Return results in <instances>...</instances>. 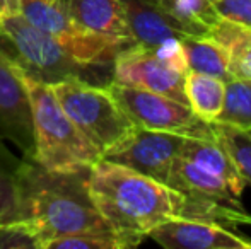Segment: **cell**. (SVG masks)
Wrapping results in <instances>:
<instances>
[{"label": "cell", "mask_w": 251, "mask_h": 249, "mask_svg": "<svg viewBox=\"0 0 251 249\" xmlns=\"http://www.w3.org/2000/svg\"><path fill=\"white\" fill-rule=\"evenodd\" d=\"M87 189L102 219L115 230L142 243L154 227L175 219L224 227L251 226L243 205L188 195L122 164L101 159L87 171Z\"/></svg>", "instance_id": "6da1fadb"}, {"label": "cell", "mask_w": 251, "mask_h": 249, "mask_svg": "<svg viewBox=\"0 0 251 249\" xmlns=\"http://www.w3.org/2000/svg\"><path fill=\"white\" fill-rule=\"evenodd\" d=\"M87 171L53 173L33 159H24L19 176L21 220L33 226L40 249H47L56 237L115 230L91 200Z\"/></svg>", "instance_id": "7a4b0ae2"}, {"label": "cell", "mask_w": 251, "mask_h": 249, "mask_svg": "<svg viewBox=\"0 0 251 249\" xmlns=\"http://www.w3.org/2000/svg\"><path fill=\"white\" fill-rule=\"evenodd\" d=\"M16 60V58H14ZM33 116V160L53 173H79L102 159L100 149L62 110L50 82L38 79L16 60Z\"/></svg>", "instance_id": "3957f363"}, {"label": "cell", "mask_w": 251, "mask_h": 249, "mask_svg": "<svg viewBox=\"0 0 251 249\" xmlns=\"http://www.w3.org/2000/svg\"><path fill=\"white\" fill-rule=\"evenodd\" d=\"M51 89L67 116L100 149L101 156L135 128L106 86L69 77L51 84Z\"/></svg>", "instance_id": "277c9868"}, {"label": "cell", "mask_w": 251, "mask_h": 249, "mask_svg": "<svg viewBox=\"0 0 251 249\" xmlns=\"http://www.w3.org/2000/svg\"><path fill=\"white\" fill-rule=\"evenodd\" d=\"M23 16L51 36L75 62L94 68H113L116 55L132 41L104 36L80 26L60 0H21Z\"/></svg>", "instance_id": "5b68a950"}, {"label": "cell", "mask_w": 251, "mask_h": 249, "mask_svg": "<svg viewBox=\"0 0 251 249\" xmlns=\"http://www.w3.org/2000/svg\"><path fill=\"white\" fill-rule=\"evenodd\" d=\"M0 41L21 65L45 82L55 84L69 77L89 80L94 84V67L75 62L51 36L38 29L24 16L0 23Z\"/></svg>", "instance_id": "8992f818"}, {"label": "cell", "mask_w": 251, "mask_h": 249, "mask_svg": "<svg viewBox=\"0 0 251 249\" xmlns=\"http://www.w3.org/2000/svg\"><path fill=\"white\" fill-rule=\"evenodd\" d=\"M106 87L137 128L178 133L195 138H212L210 123L197 118L188 104L113 80L106 84Z\"/></svg>", "instance_id": "52a82bcc"}, {"label": "cell", "mask_w": 251, "mask_h": 249, "mask_svg": "<svg viewBox=\"0 0 251 249\" xmlns=\"http://www.w3.org/2000/svg\"><path fill=\"white\" fill-rule=\"evenodd\" d=\"M185 135L155 130L133 128L113 149L102 154V159L122 164L155 181L168 184L173 160L179 156Z\"/></svg>", "instance_id": "ba28073f"}, {"label": "cell", "mask_w": 251, "mask_h": 249, "mask_svg": "<svg viewBox=\"0 0 251 249\" xmlns=\"http://www.w3.org/2000/svg\"><path fill=\"white\" fill-rule=\"evenodd\" d=\"M0 138L12 142L24 159L34 156L33 116L14 57L0 45Z\"/></svg>", "instance_id": "9c48e42d"}, {"label": "cell", "mask_w": 251, "mask_h": 249, "mask_svg": "<svg viewBox=\"0 0 251 249\" xmlns=\"http://www.w3.org/2000/svg\"><path fill=\"white\" fill-rule=\"evenodd\" d=\"M113 82L162 94L188 104L185 94V75L166 68L155 58L152 48L132 43L123 48L113 62Z\"/></svg>", "instance_id": "30bf717a"}, {"label": "cell", "mask_w": 251, "mask_h": 249, "mask_svg": "<svg viewBox=\"0 0 251 249\" xmlns=\"http://www.w3.org/2000/svg\"><path fill=\"white\" fill-rule=\"evenodd\" d=\"M147 237L166 249H251L250 239L224 226L200 220H168L154 227Z\"/></svg>", "instance_id": "8fae6325"}, {"label": "cell", "mask_w": 251, "mask_h": 249, "mask_svg": "<svg viewBox=\"0 0 251 249\" xmlns=\"http://www.w3.org/2000/svg\"><path fill=\"white\" fill-rule=\"evenodd\" d=\"M67 12L86 29L135 43L120 0H60Z\"/></svg>", "instance_id": "7c38bea8"}, {"label": "cell", "mask_w": 251, "mask_h": 249, "mask_svg": "<svg viewBox=\"0 0 251 249\" xmlns=\"http://www.w3.org/2000/svg\"><path fill=\"white\" fill-rule=\"evenodd\" d=\"M125 10V19L135 43L147 48L157 46L166 38L185 36L181 24L162 10L146 3L144 0H120Z\"/></svg>", "instance_id": "4fadbf2b"}, {"label": "cell", "mask_w": 251, "mask_h": 249, "mask_svg": "<svg viewBox=\"0 0 251 249\" xmlns=\"http://www.w3.org/2000/svg\"><path fill=\"white\" fill-rule=\"evenodd\" d=\"M179 157L190 160L195 166L208 171L214 176L221 178L238 198H241L246 188V181L238 173L231 157L214 138H195L185 136L179 149Z\"/></svg>", "instance_id": "5bb4252c"}, {"label": "cell", "mask_w": 251, "mask_h": 249, "mask_svg": "<svg viewBox=\"0 0 251 249\" xmlns=\"http://www.w3.org/2000/svg\"><path fill=\"white\" fill-rule=\"evenodd\" d=\"M168 184L188 195L205 196V198L219 200V202L231 203V205H243L241 198H238L221 178L214 176L208 171L201 169L179 156L173 160Z\"/></svg>", "instance_id": "9a60e30c"}, {"label": "cell", "mask_w": 251, "mask_h": 249, "mask_svg": "<svg viewBox=\"0 0 251 249\" xmlns=\"http://www.w3.org/2000/svg\"><path fill=\"white\" fill-rule=\"evenodd\" d=\"M226 84L217 77L188 70L185 75V94L190 110L205 123L219 118L226 99Z\"/></svg>", "instance_id": "2e32d148"}, {"label": "cell", "mask_w": 251, "mask_h": 249, "mask_svg": "<svg viewBox=\"0 0 251 249\" xmlns=\"http://www.w3.org/2000/svg\"><path fill=\"white\" fill-rule=\"evenodd\" d=\"M181 43L186 53L188 70L217 77L224 82H231V58L227 51L208 36H181Z\"/></svg>", "instance_id": "e0dca14e"}, {"label": "cell", "mask_w": 251, "mask_h": 249, "mask_svg": "<svg viewBox=\"0 0 251 249\" xmlns=\"http://www.w3.org/2000/svg\"><path fill=\"white\" fill-rule=\"evenodd\" d=\"M24 157H16L0 138V220H21L19 176Z\"/></svg>", "instance_id": "ac0fdd59"}, {"label": "cell", "mask_w": 251, "mask_h": 249, "mask_svg": "<svg viewBox=\"0 0 251 249\" xmlns=\"http://www.w3.org/2000/svg\"><path fill=\"white\" fill-rule=\"evenodd\" d=\"M210 130L212 138L231 157L246 184H251V133L245 128L222 121H212Z\"/></svg>", "instance_id": "d6986e66"}, {"label": "cell", "mask_w": 251, "mask_h": 249, "mask_svg": "<svg viewBox=\"0 0 251 249\" xmlns=\"http://www.w3.org/2000/svg\"><path fill=\"white\" fill-rule=\"evenodd\" d=\"M139 244L140 241L118 230H91L56 237L47 244V249H128Z\"/></svg>", "instance_id": "ffe728a7"}, {"label": "cell", "mask_w": 251, "mask_h": 249, "mask_svg": "<svg viewBox=\"0 0 251 249\" xmlns=\"http://www.w3.org/2000/svg\"><path fill=\"white\" fill-rule=\"evenodd\" d=\"M171 17L190 36H207L208 29L221 19L212 0H173Z\"/></svg>", "instance_id": "44dd1931"}, {"label": "cell", "mask_w": 251, "mask_h": 249, "mask_svg": "<svg viewBox=\"0 0 251 249\" xmlns=\"http://www.w3.org/2000/svg\"><path fill=\"white\" fill-rule=\"evenodd\" d=\"M215 121L251 130V80L232 79L226 84L224 108Z\"/></svg>", "instance_id": "7402d4cb"}, {"label": "cell", "mask_w": 251, "mask_h": 249, "mask_svg": "<svg viewBox=\"0 0 251 249\" xmlns=\"http://www.w3.org/2000/svg\"><path fill=\"white\" fill-rule=\"evenodd\" d=\"M207 36L210 40H214L217 45H221L227 51L229 58H234L239 53H243L246 50V46L251 43V27L221 17L208 29Z\"/></svg>", "instance_id": "603a6c76"}, {"label": "cell", "mask_w": 251, "mask_h": 249, "mask_svg": "<svg viewBox=\"0 0 251 249\" xmlns=\"http://www.w3.org/2000/svg\"><path fill=\"white\" fill-rule=\"evenodd\" d=\"M40 249L33 226L27 220H0V249Z\"/></svg>", "instance_id": "cb8c5ba5"}, {"label": "cell", "mask_w": 251, "mask_h": 249, "mask_svg": "<svg viewBox=\"0 0 251 249\" xmlns=\"http://www.w3.org/2000/svg\"><path fill=\"white\" fill-rule=\"evenodd\" d=\"M152 51H154L155 58L166 68L173 70L176 73H181V75H186V72H188V62H186V53H185V48H183L181 38L178 36L166 38L157 46L152 48Z\"/></svg>", "instance_id": "d4e9b609"}, {"label": "cell", "mask_w": 251, "mask_h": 249, "mask_svg": "<svg viewBox=\"0 0 251 249\" xmlns=\"http://www.w3.org/2000/svg\"><path fill=\"white\" fill-rule=\"evenodd\" d=\"M214 7L224 19L251 27V0H214Z\"/></svg>", "instance_id": "484cf974"}, {"label": "cell", "mask_w": 251, "mask_h": 249, "mask_svg": "<svg viewBox=\"0 0 251 249\" xmlns=\"http://www.w3.org/2000/svg\"><path fill=\"white\" fill-rule=\"evenodd\" d=\"M231 75L232 79H248L251 80V43L243 53L231 58Z\"/></svg>", "instance_id": "4316f807"}, {"label": "cell", "mask_w": 251, "mask_h": 249, "mask_svg": "<svg viewBox=\"0 0 251 249\" xmlns=\"http://www.w3.org/2000/svg\"><path fill=\"white\" fill-rule=\"evenodd\" d=\"M23 16V3L21 0H0V23Z\"/></svg>", "instance_id": "83f0119b"}, {"label": "cell", "mask_w": 251, "mask_h": 249, "mask_svg": "<svg viewBox=\"0 0 251 249\" xmlns=\"http://www.w3.org/2000/svg\"><path fill=\"white\" fill-rule=\"evenodd\" d=\"M146 3H149V5L155 7V9L162 10V12H166L168 16H171V9H173V0H144Z\"/></svg>", "instance_id": "f1b7e54d"}, {"label": "cell", "mask_w": 251, "mask_h": 249, "mask_svg": "<svg viewBox=\"0 0 251 249\" xmlns=\"http://www.w3.org/2000/svg\"><path fill=\"white\" fill-rule=\"evenodd\" d=\"M248 132H250V133H251V130H248Z\"/></svg>", "instance_id": "f546056e"}, {"label": "cell", "mask_w": 251, "mask_h": 249, "mask_svg": "<svg viewBox=\"0 0 251 249\" xmlns=\"http://www.w3.org/2000/svg\"><path fill=\"white\" fill-rule=\"evenodd\" d=\"M212 2H214V0H212Z\"/></svg>", "instance_id": "4dcf8cb0"}]
</instances>
